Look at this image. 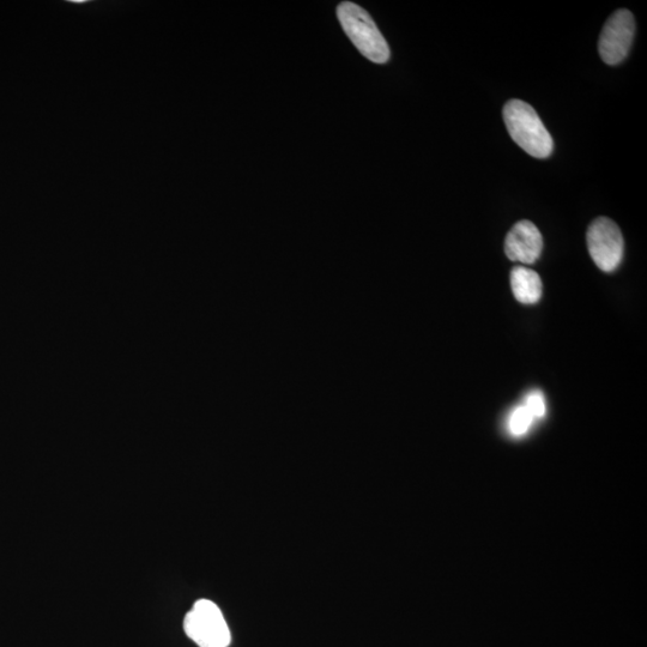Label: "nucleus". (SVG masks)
I'll list each match as a JSON object with an SVG mask.
<instances>
[{"mask_svg":"<svg viewBox=\"0 0 647 647\" xmlns=\"http://www.w3.org/2000/svg\"><path fill=\"white\" fill-rule=\"evenodd\" d=\"M504 122L513 141L536 159H547L553 153L552 136L537 112L522 100H511L504 107Z\"/></svg>","mask_w":647,"mask_h":647,"instance_id":"1","label":"nucleus"},{"mask_svg":"<svg viewBox=\"0 0 647 647\" xmlns=\"http://www.w3.org/2000/svg\"><path fill=\"white\" fill-rule=\"evenodd\" d=\"M338 20L348 38L362 56L376 64H384L390 59V48L382 33L361 6L344 2L337 8Z\"/></svg>","mask_w":647,"mask_h":647,"instance_id":"2","label":"nucleus"},{"mask_svg":"<svg viewBox=\"0 0 647 647\" xmlns=\"http://www.w3.org/2000/svg\"><path fill=\"white\" fill-rule=\"evenodd\" d=\"M186 636L199 647H228L231 645V631L221 609L214 602L199 600L186 614L184 620Z\"/></svg>","mask_w":647,"mask_h":647,"instance_id":"3","label":"nucleus"},{"mask_svg":"<svg viewBox=\"0 0 647 647\" xmlns=\"http://www.w3.org/2000/svg\"><path fill=\"white\" fill-rule=\"evenodd\" d=\"M588 249L592 260L604 272L619 268L624 258V237L616 223L607 217H598L588 229Z\"/></svg>","mask_w":647,"mask_h":647,"instance_id":"4","label":"nucleus"},{"mask_svg":"<svg viewBox=\"0 0 647 647\" xmlns=\"http://www.w3.org/2000/svg\"><path fill=\"white\" fill-rule=\"evenodd\" d=\"M636 33V21L631 11L621 9L604 24L600 44V56L608 65H618L626 59L630 53L632 42Z\"/></svg>","mask_w":647,"mask_h":647,"instance_id":"5","label":"nucleus"},{"mask_svg":"<svg viewBox=\"0 0 647 647\" xmlns=\"http://www.w3.org/2000/svg\"><path fill=\"white\" fill-rule=\"evenodd\" d=\"M542 250V234L530 221L518 222L507 234L505 252L513 262L534 264L541 257Z\"/></svg>","mask_w":647,"mask_h":647,"instance_id":"6","label":"nucleus"},{"mask_svg":"<svg viewBox=\"0 0 647 647\" xmlns=\"http://www.w3.org/2000/svg\"><path fill=\"white\" fill-rule=\"evenodd\" d=\"M511 287L515 298L524 305H534L542 296L540 275L525 266H516L511 271Z\"/></svg>","mask_w":647,"mask_h":647,"instance_id":"7","label":"nucleus"},{"mask_svg":"<svg viewBox=\"0 0 647 647\" xmlns=\"http://www.w3.org/2000/svg\"><path fill=\"white\" fill-rule=\"evenodd\" d=\"M534 417L531 416L528 409L524 405L512 411L509 419V429L513 435L520 437L529 431Z\"/></svg>","mask_w":647,"mask_h":647,"instance_id":"8","label":"nucleus"},{"mask_svg":"<svg viewBox=\"0 0 647 647\" xmlns=\"http://www.w3.org/2000/svg\"><path fill=\"white\" fill-rule=\"evenodd\" d=\"M524 407L528 409L529 413L535 419H542L546 415V401H544L543 393L540 390L531 391L525 398Z\"/></svg>","mask_w":647,"mask_h":647,"instance_id":"9","label":"nucleus"}]
</instances>
